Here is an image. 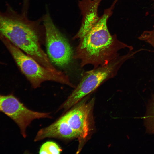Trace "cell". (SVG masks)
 I'll return each instance as SVG.
<instances>
[{"label": "cell", "instance_id": "cell-2", "mask_svg": "<svg viewBox=\"0 0 154 154\" xmlns=\"http://www.w3.org/2000/svg\"><path fill=\"white\" fill-rule=\"evenodd\" d=\"M27 15L10 10L0 12V35L43 66H52L40 42V35L45 31L42 19L32 21Z\"/></svg>", "mask_w": 154, "mask_h": 154}, {"label": "cell", "instance_id": "cell-9", "mask_svg": "<svg viewBox=\"0 0 154 154\" xmlns=\"http://www.w3.org/2000/svg\"><path fill=\"white\" fill-rule=\"evenodd\" d=\"M102 0H81L78 6L82 15L80 28L73 37V39H80L88 30L98 20V14L99 5Z\"/></svg>", "mask_w": 154, "mask_h": 154}, {"label": "cell", "instance_id": "cell-5", "mask_svg": "<svg viewBox=\"0 0 154 154\" xmlns=\"http://www.w3.org/2000/svg\"><path fill=\"white\" fill-rule=\"evenodd\" d=\"M48 56L56 65L64 67L73 57L68 41L54 24L48 11L42 17Z\"/></svg>", "mask_w": 154, "mask_h": 154}, {"label": "cell", "instance_id": "cell-13", "mask_svg": "<svg viewBox=\"0 0 154 154\" xmlns=\"http://www.w3.org/2000/svg\"><path fill=\"white\" fill-rule=\"evenodd\" d=\"M118 0H114V2L113 3V4L114 5H115L116 3L118 1Z\"/></svg>", "mask_w": 154, "mask_h": 154}, {"label": "cell", "instance_id": "cell-10", "mask_svg": "<svg viewBox=\"0 0 154 154\" xmlns=\"http://www.w3.org/2000/svg\"><path fill=\"white\" fill-rule=\"evenodd\" d=\"M143 119L146 132L154 134V96L148 102Z\"/></svg>", "mask_w": 154, "mask_h": 154}, {"label": "cell", "instance_id": "cell-4", "mask_svg": "<svg viewBox=\"0 0 154 154\" xmlns=\"http://www.w3.org/2000/svg\"><path fill=\"white\" fill-rule=\"evenodd\" d=\"M135 54L131 51L125 55H119L107 64L85 72L77 86L61 105L60 109H69L102 83L115 76L122 64Z\"/></svg>", "mask_w": 154, "mask_h": 154}, {"label": "cell", "instance_id": "cell-11", "mask_svg": "<svg viewBox=\"0 0 154 154\" xmlns=\"http://www.w3.org/2000/svg\"><path fill=\"white\" fill-rule=\"evenodd\" d=\"M62 149L55 142L47 141L41 146L39 151L40 154H60Z\"/></svg>", "mask_w": 154, "mask_h": 154}, {"label": "cell", "instance_id": "cell-1", "mask_svg": "<svg viewBox=\"0 0 154 154\" xmlns=\"http://www.w3.org/2000/svg\"><path fill=\"white\" fill-rule=\"evenodd\" d=\"M111 7L104 11L98 20L80 40L73 58L81 60L82 67L91 64L94 68L108 64L119 56L118 52L131 46L122 42L116 34L112 35L107 26V22L112 15Z\"/></svg>", "mask_w": 154, "mask_h": 154}, {"label": "cell", "instance_id": "cell-12", "mask_svg": "<svg viewBox=\"0 0 154 154\" xmlns=\"http://www.w3.org/2000/svg\"><path fill=\"white\" fill-rule=\"evenodd\" d=\"M23 5L22 13L27 15L29 7V0H23Z\"/></svg>", "mask_w": 154, "mask_h": 154}, {"label": "cell", "instance_id": "cell-14", "mask_svg": "<svg viewBox=\"0 0 154 154\" xmlns=\"http://www.w3.org/2000/svg\"><path fill=\"white\" fill-rule=\"evenodd\" d=\"M153 6L154 8V1H153Z\"/></svg>", "mask_w": 154, "mask_h": 154}, {"label": "cell", "instance_id": "cell-3", "mask_svg": "<svg viewBox=\"0 0 154 154\" xmlns=\"http://www.w3.org/2000/svg\"><path fill=\"white\" fill-rule=\"evenodd\" d=\"M0 40L7 48L20 70L33 88L40 87L42 83L46 81L55 82L74 87L68 76L62 72L42 66L1 35Z\"/></svg>", "mask_w": 154, "mask_h": 154}, {"label": "cell", "instance_id": "cell-8", "mask_svg": "<svg viewBox=\"0 0 154 154\" xmlns=\"http://www.w3.org/2000/svg\"><path fill=\"white\" fill-rule=\"evenodd\" d=\"M77 137V133L62 116L49 126L39 131L34 140L36 142L47 138L71 139Z\"/></svg>", "mask_w": 154, "mask_h": 154}, {"label": "cell", "instance_id": "cell-7", "mask_svg": "<svg viewBox=\"0 0 154 154\" xmlns=\"http://www.w3.org/2000/svg\"><path fill=\"white\" fill-rule=\"evenodd\" d=\"M94 100L92 99L87 103L86 99L82 100L63 115L77 134L79 143L77 153L80 151L82 143L86 140L90 131V114Z\"/></svg>", "mask_w": 154, "mask_h": 154}, {"label": "cell", "instance_id": "cell-6", "mask_svg": "<svg viewBox=\"0 0 154 154\" xmlns=\"http://www.w3.org/2000/svg\"><path fill=\"white\" fill-rule=\"evenodd\" d=\"M0 112L14 121L24 138L27 136L26 129L33 121L46 117L45 113L33 111L27 108L12 94H0Z\"/></svg>", "mask_w": 154, "mask_h": 154}]
</instances>
